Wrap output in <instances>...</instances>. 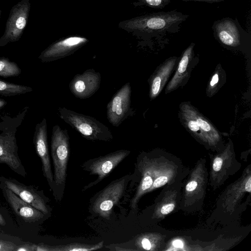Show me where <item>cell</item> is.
<instances>
[{
  "instance_id": "cell-31",
  "label": "cell",
  "mask_w": 251,
  "mask_h": 251,
  "mask_svg": "<svg viewBox=\"0 0 251 251\" xmlns=\"http://www.w3.org/2000/svg\"><path fill=\"white\" fill-rule=\"evenodd\" d=\"M173 245L176 248H182L183 244L180 240H176L173 242Z\"/></svg>"
},
{
  "instance_id": "cell-17",
  "label": "cell",
  "mask_w": 251,
  "mask_h": 251,
  "mask_svg": "<svg viewBox=\"0 0 251 251\" xmlns=\"http://www.w3.org/2000/svg\"><path fill=\"white\" fill-rule=\"evenodd\" d=\"M194 43H192L183 51L176 71L169 82L166 92L170 93L178 87L188 74V67L194 55Z\"/></svg>"
},
{
  "instance_id": "cell-3",
  "label": "cell",
  "mask_w": 251,
  "mask_h": 251,
  "mask_svg": "<svg viewBox=\"0 0 251 251\" xmlns=\"http://www.w3.org/2000/svg\"><path fill=\"white\" fill-rule=\"evenodd\" d=\"M59 117L87 140L111 141L113 135L109 128L95 118L65 107H59Z\"/></svg>"
},
{
  "instance_id": "cell-13",
  "label": "cell",
  "mask_w": 251,
  "mask_h": 251,
  "mask_svg": "<svg viewBox=\"0 0 251 251\" xmlns=\"http://www.w3.org/2000/svg\"><path fill=\"white\" fill-rule=\"evenodd\" d=\"M35 151L40 157L44 176L51 187L53 180L49 155L47 120L44 118L35 126L33 138Z\"/></svg>"
},
{
  "instance_id": "cell-10",
  "label": "cell",
  "mask_w": 251,
  "mask_h": 251,
  "mask_svg": "<svg viewBox=\"0 0 251 251\" xmlns=\"http://www.w3.org/2000/svg\"><path fill=\"white\" fill-rule=\"evenodd\" d=\"M130 152L128 150H121L89 160L86 164H84V169L89 171L91 175H97L98 178L85 188H88L102 180L126 157Z\"/></svg>"
},
{
  "instance_id": "cell-28",
  "label": "cell",
  "mask_w": 251,
  "mask_h": 251,
  "mask_svg": "<svg viewBox=\"0 0 251 251\" xmlns=\"http://www.w3.org/2000/svg\"><path fill=\"white\" fill-rule=\"evenodd\" d=\"M15 251H33V245H24L19 247H17Z\"/></svg>"
},
{
  "instance_id": "cell-32",
  "label": "cell",
  "mask_w": 251,
  "mask_h": 251,
  "mask_svg": "<svg viewBox=\"0 0 251 251\" xmlns=\"http://www.w3.org/2000/svg\"><path fill=\"white\" fill-rule=\"evenodd\" d=\"M7 104V102L3 99H0V116L1 110Z\"/></svg>"
},
{
  "instance_id": "cell-7",
  "label": "cell",
  "mask_w": 251,
  "mask_h": 251,
  "mask_svg": "<svg viewBox=\"0 0 251 251\" xmlns=\"http://www.w3.org/2000/svg\"><path fill=\"white\" fill-rule=\"evenodd\" d=\"M31 4L29 0H21L13 6L7 20L0 47L19 41L27 24Z\"/></svg>"
},
{
  "instance_id": "cell-14",
  "label": "cell",
  "mask_w": 251,
  "mask_h": 251,
  "mask_svg": "<svg viewBox=\"0 0 251 251\" xmlns=\"http://www.w3.org/2000/svg\"><path fill=\"white\" fill-rule=\"evenodd\" d=\"M0 184L12 191L23 201L42 212L49 213V208L43 197L31 186H26L14 179L0 176Z\"/></svg>"
},
{
  "instance_id": "cell-16",
  "label": "cell",
  "mask_w": 251,
  "mask_h": 251,
  "mask_svg": "<svg viewBox=\"0 0 251 251\" xmlns=\"http://www.w3.org/2000/svg\"><path fill=\"white\" fill-rule=\"evenodd\" d=\"M177 58L171 57L164 62L154 72L150 80V97L155 98L161 92L175 66Z\"/></svg>"
},
{
  "instance_id": "cell-33",
  "label": "cell",
  "mask_w": 251,
  "mask_h": 251,
  "mask_svg": "<svg viewBox=\"0 0 251 251\" xmlns=\"http://www.w3.org/2000/svg\"><path fill=\"white\" fill-rule=\"evenodd\" d=\"M6 224V222L5 219L2 216V215L0 213V225L1 226H4Z\"/></svg>"
},
{
  "instance_id": "cell-20",
  "label": "cell",
  "mask_w": 251,
  "mask_h": 251,
  "mask_svg": "<svg viewBox=\"0 0 251 251\" xmlns=\"http://www.w3.org/2000/svg\"><path fill=\"white\" fill-rule=\"evenodd\" d=\"M103 245V241L93 245L72 243L65 245L52 246V251H90L101 249Z\"/></svg>"
},
{
  "instance_id": "cell-35",
  "label": "cell",
  "mask_w": 251,
  "mask_h": 251,
  "mask_svg": "<svg viewBox=\"0 0 251 251\" xmlns=\"http://www.w3.org/2000/svg\"></svg>"
},
{
  "instance_id": "cell-18",
  "label": "cell",
  "mask_w": 251,
  "mask_h": 251,
  "mask_svg": "<svg viewBox=\"0 0 251 251\" xmlns=\"http://www.w3.org/2000/svg\"><path fill=\"white\" fill-rule=\"evenodd\" d=\"M33 91L29 86L15 84L0 79V95L11 97L25 94Z\"/></svg>"
},
{
  "instance_id": "cell-21",
  "label": "cell",
  "mask_w": 251,
  "mask_h": 251,
  "mask_svg": "<svg viewBox=\"0 0 251 251\" xmlns=\"http://www.w3.org/2000/svg\"><path fill=\"white\" fill-rule=\"evenodd\" d=\"M171 0H137L133 3L135 6H145L155 9H163L169 4Z\"/></svg>"
},
{
  "instance_id": "cell-15",
  "label": "cell",
  "mask_w": 251,
  "mask_h": 251,
  "mask_svg": "<svg viewBox=\"0 0 251 251\" xmlns=\"http://www.w3.org/2000/svg\"><path fill=\"white\" fill-rule=\"evenodd\" d=\"M3 196L13 211L26 222H34L43 218L42 212L23 201L10 189L0 184Z\"/></svg>"
},
{
  "instance_id": "cell-11",
  "label": "cell",
  "mask_w": 251,
  "mask_h": 251,
  "mask_svg": "<svg viewBox=\"0 0 251 251\" xmlns=\"http://www.w3.org/2000/svg\"><path fill=\"white\" fill-rule=\"evenodd\" d=\"M125 184V179L123 178L105 188L94 202L93 211L100 216L108 219L113 206L124 194Z\"/></svg>"
},
{
  "instance_id": "cell-6",
  "label": "cell",
  "mask_w": 251,
  "mask_h": 251,
  "mask_svg": "<svg viewBox=\"0 0 251 251\" xmlns=\"http://www.w3.org/2000/svg\"><path fill=\"white\" fill-rule=\"evenodd\" d=\"M179 113L182 123L193 135L210 145L219 141L220 136L217 129L190 103H182Z\"/></svg>"
},
{
  "instance_id": "cell-34",
  "label": "cell",
  "mask_w": 251,
  "mask_h": 251,
  "mask_svg": "<svg viewBox=\"0 0 251 251\" xmlns=\"http://www.w3.org/2000/svg\"><path fill=\"white\" fill-rule=\"evenodd\" d=\"M1 10H0V19L1 18Z\"/></svg>"
},
{
  "instance_id": "cell-8",
  "label": "cell",
  "mask_w": 251,
  "mask_h": 251,
  "mask_svg": "<svg viewBox=\"0 0 251 251\" xmlns=\"http://www.w3.org/2000/svg\"><path fill=\"white\" fill-rule=\"evenodd\" d=\"M131 87L127 82L113 96L106 106V117L111 125L118 127L125 120L133 115L131 105Z\"/></svg>"
},
{
  "instance_id": "cell-30",
  "label": "cell",
  "mask_w": 251,
  "mask_h": 251,
  "mask_svg": "<svg viewBox=\"0 0 251 251\" xmlns=\"http://www.w3.org/2000/svg\"><path fill=\"white\" fill-rule=\"evenodd\" d=\"M245 190L247 192L250 193L251 192V177H249V179L246 182L245 186Z\"/></svg>"
},
{
  "instance_id": "cell-12",
  "label": "cell",
  "mask_w": 251,
  "mask_h": 251,
  "mask_svg": "<svg viewBox=\"0 0 251 251\" xmlns=\"http://www.w3.org/2000/svg\"><path fill=\"white\" fill-rule=\"evenodd\" d=\"M101 75L93 69L74 76L69 84L71 92L77 98L86 99L94 95L100 89Z\"/></svg>"
},
{
  "instance_id": "cell-2",
  "label": "cell",
  "mask_w": 251,
  "mask_h": 251,
  "mask_svg": "<svg viewBox=\"0 0 251 251\" xmlns=\"http://www.w3.org/2000/svg\"><path fill=\"white\" fill-rule=\"evenodd\" d=\"M29 109L26 106L14 117L7 114L0 116V164L6 165L24 177L26 173L18 154L16 134Z\"/></svg>"
},
{
  "instance_id": "cell-23",
  "label": "cell",
  "mask_w": 251,
  "mask_h": 251,
  "mask_svg": "<svg viewBox=\"0 0 251 251\" xmlns=\"http://www.w3.org/2000/svg\"><path fill=\"white\" fill-rule=\"evenodd\" d=\"M168 179L166 176H162L157 177L153 182L151 188H157L163 186L168 182Z\"/></svg>"
},
{
  "instance_id": "cell-19",
  "label": "cell",
  "mask_w": 251,
  "mask_h": 251,
  "mask_svg": "<svg viewBox=\"0 0 251 251\" xmlns=\"http://www.w3.org/2000/svg\"><path fill=\"white\" fill-rule=\"evenodd\" d=\"M21 72L16 63L7 57H0V76L4 78L18 76Z\"/></svg>"
},
{
  "instance_id": "cell-1",
  "label": "cell",
  "mask_w": 251,
  "mask_h": 251,
  "mask_svg": "<svg viewBox=\"0 0 251 251\" xmlns=\"http://www.w3.org/2000/svg\"><path fill=\"white\" fill-rule=\"evenodd\" d=\"M189 17L176 10L160 11L121 21L118 26L135 36L147 39L178 32Z\"/></svg>"
},
{
  "instance_id": "cell-26",
  "label": "cell",
  "mask_w": 251,
  "mask_h": 251,
  "mask_svg": "<svg viewBox=\"0 0 251 251\" xmlns=\"http://www.w3.org/2000/svg\"><path fill=\"white\" fill-rule=\"evenodd\" d=\"M175 208V205L173 203H170L164 205L161 209V213L163 215H167L171 212Z\"/></svg>"
},
{
  "instance_id": "cell-24",
  "label": "cell",
  "mask_w": 251,
  "mask_h": 251,
  "mask_svg": "<svg viewBox=\"0 0 251 251\" xmlns=\"http://www.w3.org/2000/svg\"><path fill=\"white\" fill-rule=\"evenodd\" d=\"M219 73H215L214 74L212 75L211 80L209 82V84L208 87V92H212L213 91H215L216 86L219 82Z\"/></svg>"
},
{
  "instance_id": "cell-27",
  "label": "cell",
  "mask_w": 251,
  "mask_h": 251,
  "mask_svg": "<svg viewBox=\"0 0 251 251\" xmlns=\"http://www.w3.org/2000/svg\"><path fill=\"white\" fill-rule=\"evenodd\" d=\"M198 185L197 182L193 180L187 183L186 186V190L187 192H192L195 190Z\"/></svg>"
},
{
  "instance_id": "cell-5",
  "label": "cell",
  "mask_w": 251,
  "mask_h": 251,
  "mask_svg": "<svg viewBox=\"0 0 251 251\" xmlns=\"http://www.w3.org/2000/svg\"><path fill=\"white\" fill-rule=\"evenodd\" d=\"M69 139L67 129H63L58 125L53 126L50 150L54 168L53 180L57 185L63 184L66 181L70 154Z\"/></svg>"
},
{
  "instance_id": "cell-4",
  "label": "cell",
  "mask_w": 251,
  "mask_h": 251,
  "mask_svg": "<svg viewBox=\"0 0 251 251\" xmlns=\"http://www.w3.org/2000/svg\"><path fill=\"white\" fill-rule=\"evenodd\" d=\"M212 29L215 38L225 47L244 50L250 46L251 36L237 18L225 17L215 21Z\"/></svg>"
},
{
  "instance_id": "cell-22",
  "label": "cell",
  "mask_w": 251,
  "mask_h": 251,
  "mask_svg": "<svg viewBox=\"0 0 251 251\" xmlns=\"http://www.w3.org/2000/svg\"><path fill=\"white\" fill-rule=\"evenodd\" d=\"M17 246L14 243L0 241V251H15Z\"/></svg>"
},
{
  "instance_id": "cell-9",
  "label": "cell",
  "mask_w": 251,
  "mask_h": 251,
  "mask_svg": "<svg viewBox=\"0 0 251 251\" xmlns=\"http://www.w3.org/2000/svg\"><path fill=\"white\" fill-rule=\"evenodd\" d=\"M88 42L87 38L78 35L63 38L43 50L38 58L42 63L54 61L72 55Z\"/></svg>"
},
{
  "instance_id": "cell-25",
  "label": "cell",
  "mask_w": 251,
  "mask_h": 251,
  "mask_svg": "<svg viewBox=\"0 0 251 251\" xmlns=\"http://www.w3.org/2000/svg\"><path fill=\"white\" fill-rule=\"evenodd\" d=\"M223 164V160L221 157H217L215 158L213 163V169L215 172L219 171Z\"/></svg>"
},
{
  "instance_id": "cell-29",
  "label": "cell",
  "mask_w": 251,
  "mask_h": 251,
  "mask_svg": "<svg viewBox=\"0 0 251 251\" xmlns=\"http://www.w3.org/2000/svg\"><path fill=\"white\" fill-rule=\"evenodd\" d=\"M183 1H199V2H206L208 3L219 2L226 0H179Z\"/></svg>"
}]
</instances>
